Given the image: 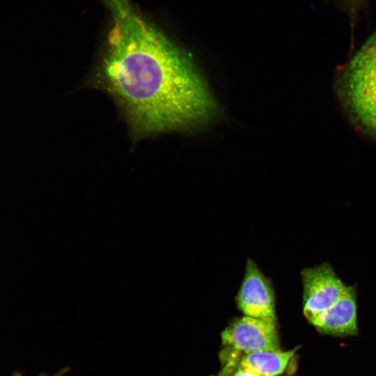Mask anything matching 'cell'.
I'll return each instance as SVG.
<instances>
[{"label":"cell","mask_w":376,"mask_h":376,"mask_svg":"<svg viewBox=\"0 0 376 376\" xmlns=\"http://www.w3.org/2000/svg\"><path fill=\"white\" fill-rule=\"evenodd\" d=\"M112 24L97 78L144 136L210 119L217 104L191 58L127 0H106Z\"/></svg>","instance_id":"6da1fadb"},{"label":"cell","mask_w":376,"mask_h":376,"mask_svg":"<svg viewBox=\"0 0 376 376\" xmlns=\"http://www.w3.org/2000/svg\"><path fill=\"white\" fill-rule=\"evenodd\" d=\"M334 88L354 128L376 141V31L336 72Z\"/></svg>","instance_id":"7a4b0ae2"},{"label":"cell","mask_w":376,"mask_h":376,"mask_svg":"<svg viewBox=\"0 0 376 376\" xmlns=\"http://www.w3.org/2000/svg\"><path fill=\"white\" fill-rule=\"evenodd\" d=\"M300 276L303 314L309 323L340 299L347 287L328 262L304 268Z\"/></svg>","instance_id":"3957f363"},{"label":"cell","mask_w":376,"mask_h":376,"mask_svg":"<svg viewBox=\"0 0 376 376\" xmlns=\"http://www.w3.org/2000/svg\"><path fill=\"white\" fill-rule=\"evenodd\" d=\"M223 344L235 353L244 355L279 350L276 323L244 315L233 321L221 333Z\"/></svg>","instance_id":"277c9868"},{"label":"cell","mask_w":376,"mask_h":376,"mask_svg":"<svg viewBox=\"0 0 376 376\" xmlns=\"http://www.w3.org/2000/svg\"><path fill=\"white\" fill-rule=\"evenodd\" d=\"M236 303L246 316L276 323L275 295L272 281L249 258Z\"/></svg>","instance_id":"5b68a950"},{"label":"cell","mask_w":376,"mask_h":376,"mask_svg":"<svg viewBox=\"0 0 376 376\" xmlns=\"http://www.w3.org/2000/svg\"><path fill=\"white\" fill-rule=\"evenodd\" d=\"M357 315V287L347 285L340 299L310 324L324 335L341 338L356 336L359 335Z\"/></svg>","instance_id":"8992f818"},{"label":"cell","mask_w":376,"mask_h":376,"mask_svg":"<svg viewBox=\"0 0 376 376\" xmlns=\"http://www.w3.org/2000/svg\"><path fill=\"white\" fill-rule=\"evenodd\" d=\"M297 348L263 351L243 355L237 367L257 376H279L286 370Z\"/></svg>","instance_id":"52a82bcc"},{"label":"cell","mask_w":376,"mask_h":376,"mask_svg":"<svg viewBox=\"0 0 376 376\" xmlns=\"http://www.w3.org/2000/svg\"><path fill=\"white\" fill-rule=\"evenodd\" d=\"M225 376H257V375H256L255 374L246 370H244L240 367H237V368L235 369L233 372L230 373L229 374Z\"/></svg>","instance_id":"ba28073f"},{"label":"cell","mask_w":376,"mask_h":376,"mask_svg":"<svg viewBox=\"0 0 376 376\" xmlns=\"http://www.w3.org/2000/svg\"><path fill=\"white\" fill-rule=\"evenodd\" d=\"M70 368L65 367L61 370H59L58 372L55 373L53 375H47L45 373H41L39 376H65L66 374H68L70 372Z\"/></svg>","instance_id":"9c48e42d"},{"label":"cell","mask_w":376,"mask_h":376,"mask_svg":"<svg viewBox=\"0 0 376 376\" xmlns=\"http://www.w3.org/2000/svg\"><path fill=\"white\" fill-rule=\"evenodd\" d=\"M12 376H22V373L17 371V372H15Z\"/></svg>","instance_id":"30bf717a"}]
</instances>
